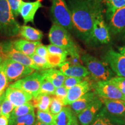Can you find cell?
Segmentation results:
<instances>
[{
	"label": "cell",
	"mask_w": 125,
	"mask_h": 125,
	"mask_svg": "<svg viewBox=\"0 0 125 125\" xmlns=\"http://www.w3.org/2000/svg\"><path fill=\"white\" fill-rule=\"evenodd\" d=\"M125 6V0H106L105 17L107 20L110 19L116 10Z\"/></svg>",
	"instance_id": "cell-26"
},
{
	"label": "cell",
	"mask_w": 125,
	"mask_h": 125,
	"mask_svg": "<svg viewBox=\"0 0 125 125\" xmlns=\"http://www.w3.org/2000/svg\"><path fill=\"white\" fill-rule=\"evenodd\" d=\"M104 107L112 115L124 119L125 115V101L121 100L101 98Z\"/></svg>",
	"instance_id": "cell-19"
},
{
	"label": "cell",
	"mask_w": 125,
	"mask_h": 125,
	"mask_svg": "<svg viewBox=\"0 0 125 125\" xmlns=\"http://www.w3.org/2000/svg\"><path fill=\"white\" fill-rule=\"evenodd\" d=\"M14 108H15V106L10 102V101L7 99L6 97H5L1 103V115H4L7 118L9 119Z\"/></svg>",
	"instance_id": "cell-32"
},
{
	"label": "cell",
	"mask_w": 125,
	"mask_h": 125,
	"mask_svg": "<svg viewBox=\"0 0 125 125\" xmlns=\"http://www.w3.org/2000/svg\"><path fill=\"white\" fill-rule=\"evenodd\" d=\"M48 37L52 44L66 50L70 56H80L79 47L68 31L62 26L53 23L49 30Z\"/></svg>",
	"instance_id": "cell-2"
},
{
	"label": "cell",
	"mask_w": 125,
	"mask_h": 125,
	"mask_svg": "<svg viewBox=\"0 0 125 125\" xmlns=\"http://www.w3.org/2000/svg\"><path fill=\"white\" fill-rule=\"evenodd\" d=\"M106 0H87L95 12H103Z\"/></svg>",
	"instance_id": "cell-39"
},
{
	"label": "cell",
	"mask_w": 125,
	"mask_h": 125,
	"mask_svg": "<svg viewBox=\"0 0 125 125\" xmlns=\"http://www.w3.org/2000/svg\"><path fill=\"white\" fill-rule=\"evenodd\" d=\"M22 1V0H8L15 16H18L19 15V8Z\"/></svg>",
	"instance_id": "cell-40"
},
{
	"label": "cell",
	"mask_w": 125,
	"mask_h": 125,
	"mask_svg": "<svg viewBox=\"0 0 125 125\" xmlns=\"http://www.w3.org/2000/svg\"><path fill=\"white\" fill-rule=\"evenodd\" d=\"M118 49L119 52L121 53V54H122L124 56H125V46L119 47Z\"/></svg>",
	"instance_id": "cell-44"
},
{
	"label": "cell",
	"mask_w": 125,
	"mask_h": 125,
	"mask_svg": "<svg viewBox=\"0 0 125 125\" xmlns=\"http://www.w3.org/2000/svg\"><path fill=\"white\" fill-rule=\"evenodd\" d=\"M5 93L4 94L2 95L1 97H0V115H1V103H2V101L3 100V99L5 98Z\"/></svg>",
	"instance_id": "cell-45"
},
{
	"label": "cell",
	"mask_w": 125,
	"mask_h": 125,
	"mask_svg": "<svg viewBox=\"0 0 125 125\" xmlns=\"http://www.w3.org/2000/svg\"><path fill=\"white\" fill-rule=\"evenodd\" d=\"M20 27L8 0H0V34L4 37H14L19 33Z\"/></svg>",
	"instance_id": "cell-4"
},
{
	"label": "cell",
	"mask_w": 125,
	"mask_h": 125,
	"mask_svg": "<svg viewBox=\"0 0 125 125\" xmlns=\"http://www.w3.org/2000/svg\"><path fill=\"white\" fill-rule=\"evenodd\" d=\"M51 15L54 24L68 31L73 30L71 13L65 0H51Z\"/></svg>",
	"instance_id": "cell-5"
},
{
	"label": "cell",
	"mask_w": 125,
	"mask_h": 125,
	"mask_svg": "<svg viewBox=\"0 0 125 125\" xmlns=\"http://www.w3.org/2000/svg\"><path fill=\"white\" fill-rule=\"evenodd\" d=\"M38 1H40V2H41V1H42V0H38Z\"/></svg>",
	"instance_id": "cell-50"
},
{
	"label": "cell",
	"mask_w": 125,
	"mask_h": 125,
	"mask_svg": "<svg viewBox=\"0 0 125 125\" xmlns=\"http://www.w3.org/2000/svg\"><path fill=\"white\" fill-rule=\"evenodd\" d=\"M98 97V96L95 92H87L77 100L72 103L70 105L71 109L78 115Z\"/></svg>",
	"instance_id": "cell-21"
},
{
	"label": "cell",
	"mask_w": 125,
	"mask_h": 125,
	"mask_svg": "<svg viewBox=\"0 0 125 125\" xmlns=\"http://www.w3.org/2000/svg\"><path fill=\"white\" fill-rule=\"evenodd\" d=\"M93 89L100 98L125 101V94L108 81L94 83Z\"/></svg>",
	"instance_id": "cell-10"
},
{
	"label": "cell",
	"mask_w": 125,
	"mask_h": 125,
	"mask_svg": "<svg viewBox=\"0 0 125 125\" xmlns=\"http://www.w3.org/2000/svg\"><path fill=\"white\" fill-rule=\"evenodd\" d=\"M8 80L9 82L16 81L33 73L35 70L9 59H4L2 62Z\"/></svg>",
	"instance_id": "cell-8"
},
{
	"label": "cell",
	"mask_w": 125,
	"mask_h": 125,
	"mask_svg": "<svg viewBox=\"0 0 125 125\" xmlns=\"http://www.w3.org/2000/svg\"><path fill=\"white\" fill-rule=\"evenodd\" d=\"M35 122V114L34 111L27 115L9 119V125H32Z\"/></svg>",
	"instance_id": "cell-27"
},
{
	"label": "cell",
	"mask_w": 125,
	"mask_h": 125,
	"mask_svg": "<svg viewBox=\"0 0 125 125\" xmlns=\"http://www.w3.org/2000/svg\"><path fill=\"white\" fill-rule=\"evenodd\" d=\"M0 125H9V119L4 115H0Z\"/></svg>",
	"instance_id": "cell-43"
},
{
	"label": "cell",
	"mask_w": 125,
	"mask_h": 125,
	"mask_svg": "<svg viewBox=\"0 0 125 125\" xmlns=\"http://www.w3.org/2000/svg\"><path fill=\"white\" fill-rule=\"evenodd\" d=\"M103 59L115 74L125 78V56L111 48L106 52Z\"/></svg>",
	"instance_id": "cell-11"
},
{
	"label": "cell",
	"mask_w": 125,
	"mask_h": 125,
	"mask_svg": "<svg viewBox=\"0 0 125 125\" xmlns=\"http://www.w3.org/2000/svg\"><path fill=\"white\" fill-rule=\"evenodd\" d=\"M0 50L2 52L4 59H11L37 71L41 70L30 56L20 52L14 48L12 41H5L0 43Z\"/></svg>",
	"instance_id": "cell-6"
},
{
	"label": "cell",
	"mask_w": 125,
	"mask_h": 125,
	"mask_svg": "<svg viewBox=\"0 0 125 125\" xmlns=\"http://www.w3.org/2000/svg\"><path fill=\"white\" fill-rule=\"evenodd\" d=\"M19 34L25 40L32 42L40 41L43 37L42 32L40 30L26 25L20 26Z\"/></svg>",
	"instance_id": "cell-24"
},
{
	"label": "cell",
	"mask_w": 125,
	"mask_h": 125,
	"mask_svg": "<svg viewBox=\"0 0 125 125\" xmlns=\"http://www.w3.org/2000/svg\"><path fill=\"white\" fill-rule=\"evenodd\" d=\"M73 30L79 39L88 46H93L92 31L95 11L87 0H69Z\"/></svg>",
	"instance_id": "cell-1"
},
{
	"label": "cell",
	"mask_w": 125,
	"mask_h": 125,
	"mask_svg": "<svg viewBox=\"0 0 125 125\" xmlns=\"http://www.w3.org/2000/svg\"><path fill=\"white\" fill-rule=\"evenodd\" d=\"M55 89L56 87L50 81H48L45 78H42L39 94L41 93L46 94L48 95H54Z\"/></svg>",
	"instance_id": "cell-33"
},
{
	"label": "cell",
	"mask_w": 125,
	"mask_h": 125,
	"mask_svg": "<svg viewBox=\"0 0 125 125\" xmlns=\"http://www.w3.org/2000/svg\"><path fill=\"white\" fill-rule=\"evenodd\" d=\"M42 78V75L40 71L34 72L29 75L15 81L9 86L21 89L32 94L33 97H35L40 93Z\"/></svg>",
	"instance_id": "cell-9"
},
{
	"label": "cell",
	"mask_w": 125,
	"mask_h": 125,
	"mask_svg": "<svg viewBox=\"0 0 125 125\" xmlns=\"http://www.w3.org/2000/svg\"><path fill=\"white\" fill-rule=\"evenodd\" d=\"M60 70L66 76L85 78L90 75V73L85 66L82 65H71L68 62H65L59 66Z\"/></svg>",
	"instance_id": "cell-18"
},
{
	"label": "cell",
	"mask_w": 125,
	"mask_h": 125,
	"mask_svg": "<svg viewBox=\"0 0 125 125\" xmlns=\"http://www.w3.org/2000/svg\"><path fill=\"white\" fill-rule=\"evenodd\" d=\"M103 106L104 105L103 101L101 98L98 97L77 115L81 125H90L91 124Z\"/></svg>",
	"instance_id": "cell-13"
},
{
	"label": "cell",
	"mask_w": 125,
	"mask_h": 125,
	"mask_svg": "<svg viewBox=\"0 0 125 125\" xmlns=\"http://www.w3.org/2000/svg\"><path fill=\"white\" fill-rule=\"evenodd\" d=\"M121 33H122V36L123 39L125 41V29L123 30V31L121 32Z\"/></svg>",
	"instance_id": "cell-47"
},
{
	"label": "cell",
	"mask_w": 125,
	"mask_h": 125,
	"mask_svg": "<svg viewBox=\"0 0 125 125\" xmlns=\"http://www.w3.org/2000/svg\"><path fill=\"white\" fill-rule=\"evenodd\" d=\"M41 7H42V5L38 0L34 2H21L19 8V14L23 18L25 24L29 22L34 23L35 13Z\"/></svg>",
	"instance_id": "cell-17"
},
{
	"label": "cell",
	"mask_w": 125,
	"mask_h": 125,
	"mask_svg": "<svg viewBox=\"0 0 125 125\" xmlns=\"http://www.w3.org/2000/svg\"><path fill=\"white\" fill-rule=\"evenodd\" d=\"M75 125H78V123H76V124H75Z\"/></svg>",
	"instance_id": "cell-51"
},
{
	"label": "cell",
	"mask_w": 125,
	"mask_h": 125,
	"mask_svg": "<svg viewBox=\"0 0 125 125\" xmlns=\"http://www.w3.org/2000/svg\"><path fill=\"white\" fill-rule=\"evenodd\" d=\"M93 84L89 79H84L79 83L68 89L67 97L62 101L64 106L71 105L87 92L91 91L93 89Z\"/></svg>",
	"instance_id": "cell-12"
},
{
	"label": "cell",
	"mask_w": 125,
	"mask_h": 125,
	"mask_svg": "<svg viewBox=\"0 0 125 125\" xmlns=\"http://www.w3.org/2000/svg\"><path fill=\"white\" fill-rule=\"evenodd\" d=\"M3 59H0V64H1V62H2V60H3Z\"/></svg>",
	"instance_id": "cell-49"
},
{
	"label": "cell",
	"mask_w": 125,
	"mask_h": 125,
	"mask_svg": "<svg viewBox=\"0 0 125 125\" xmlns=\"http://www.w3.org/2000/svg\"><path fill=\"white\" fill-rule=\"evenodd\" d=\"M67 56L60 54H52L48 53L46 59L52 68L59 67L60 64L66 62Z\"/></svg>",
	"instance_id": "cell-30"
},
{
	"label": "cell",
	"mask_w": 125,
	"mask_h": 125,
	"mask_svg": "<svg viewBox=\"0 0 125 125\" xmlns=\"http://www.w3.org/2000/svg\"><path fill=\"white\" fill-rule=\"evenodd\" d=\"M37 120L47 125H55L54 124V115L50 112L37 111Z\"/></svg>",
	"instance_id": "cell-29"
},
{
	"label": "cell",
	"mask_w": 125,
	"mask_h": 125,
	"mask_svg": "<svg viewBox=\"0 0 125 125\" xmlns=\"http://www.w3.org/2000/svg\"><path fill=\"white\" fill-rule=\"evenodd\" d=\"M92 40L93 46L99 44H107L111 41L110 31L104 20L103 12H95Z\"/></svg>",
	"instance_id": "cell-7"
},
{
	"label": "cell",
	"mask_w": 125,
	"mask_h": 125,
	"mask_svg": "<svg viewBox=\"0 0 125 125\" xmlns=\"http://www.w3.org/2000/svg\"><path fill=\"white\" fill-rule=\"evenodd\" d=\"M34 111V107L31 104V103L30 102L26 103L18 107H15L9 119H13L18 116L27 115Z\"/></svg>",
	"instance_id": "cell-28"
},
{
	"label": "cell",
	"mask_w": 125,
	"mask_h": 125,
	"mask_svg": "<svg viewBox=\"0 0 125 125\" xmlns=\"http://www.w3.org/2000/svg\"><path fill=\"white\" fill-rule=\"evenodd\" d=\"M47 49H48V53L52 54H60V55L68 56V53L66 50L62 49L61 47H59L56 45L50 44L48 45Z\"/></svg>",
	"instance_id": "cell-38"
},
{
	"label": "cell",
	"mask_w": 125,
	"mask_h": 125,
	"mask_svg": "<svg viewBox=\"0 0 125 125\" xmlns=\"http://www.w3.org/2000/svg\"><path fill=\"white\" fill-rule=\"evenodd\" d=\"M108 81L115 86L123 94H125V78L121 76H114Z\"/></svg>",
	"instance_id": "cell-36"
},
{
	"label": "cell",
	"mask_w": 125,
	"mask_h": 125,
	"mask_svg": "<svg viewBox=\"0 0 125 125\" xmlns=\"http://www.w3.org/2000/svg\"><path fill=\"white\" fill-rule=\"evenodd\" d=\"M32 125H47L45 124V123L41 122L37 120V121H35V122Z\"/></svg>",
	"instance_id": "cell-46"
},
{
	"label": "cell",
	"mask_w": 125,
	"mask_h": 125,
	"mask_svg": "<svg viewBox=\"0 0 125 125\" xmlns=\"http://www.w3.org/2000/svg\"><path fill=\"white\" fill-rule=\"evenodd\" d=\"M34 63L38 66L41 70H46L49 68H52V67L51 64L49 63L48 60L45 57H41V56H38V54L34 53L32 56H30Z\"/></svg>",
	"instance_id": "cell-31"
},
{
	"label": "cell",
	"mask_w": 125,
	"mask_h": 125,
	"mask_svg": "<svg viewBox=\"0 0 125 125\" xmlns=\"http://www.w3.org/2000/svg\"><path fill=\"white\" fill-rule=\"evenodd\" d=\"M40 72L43 78L50 81L56 88L63 86L66 76L60 70L52 68L41 70Z\"/></svg>",
	"instance_id": "cell-22"
},
{
	"label": "cell",
	"mask_w": 125,
	"mask_h": 125,
	"mask_svg": "<svg viewBox=\"0 0 125 125\" xmlns=\"http://www.w3.org/2000/svg\"><path fill=\"white\" fill-rule=\"evenodd\" d=\"M76 114L71 107L64 106L62 110L54 115L55 125H75L78 123Z\"/></svg>",
	"instance_id": "cell-20"
},
{
	"label": "cell",
	"mask_w": 125,
	"mask_h": 125,
	"mask_svg": "<svg viewBox=\"0 0 125 125\" xmlns=\"http://www.w3.org/2000/svg\"><path fill=\"white\" fill-rule=\"evenodd\" d=\"M124 119L125 120V116H124Z\"/></svg>",
	"instance_id": "cell-52"
},
{
	"label": "cell",
	"mask_w": 125,
	"mask_h": 125,
	"mask_svg": "<svg viewBox=\"0 0 125 125\" xmlns=\"http://www.w3.org/2000/svg\"><path fill=\"white\" fill-rule=\"evenodd\" d=\"M4 59V56H3L2 52H1V50H0V59Z\"/></svg>",
	"instance_id": "cell-48"
},
{
	"label": "cell",
	"mask_w": 125,
	"mask_h": 125,
	"mask_svg": "<svg viewBox=\"0 0 125 125\" xmlns=\"http://www.w3.org/2000/svg\"><path fill=\"white\" fill-rule=\"evenodd\" d=\"M81 60L96 82L107 81L115 76V73L104 61H101L91 54H83Z\"/></svg>",
	"instance_id": "cell-3"
},
{
	"label": "cell",
	"mask_w": 125,
	"mask_h": 125,
	"mask_svg": "<svg viewBox=\"0 0 125 125\" xmlns=\"http://www.w3.org/2000/svg\"><path fill=\"white\" fill-rule=\"evenodd\" d=\"M35 53L38 54V56H41V57L46 58L48 55V51L47 47L41 43L36 48Z\"/></svg>",
	"instance_id": "cell-42"
},
{
	"label": "cell",
	"mask_w": 125,
	"mask_h": 125,
	"mask_svg": "<svg viewBox=\"0 0 125 125\" xmlns=\"http://www.w3.org/2000/svg\"><path fill=\"white\" fill-rule=\"evenodd\" d=\"M64 105L62 101L56 97H53L51 98V105H50V112L55 115L59 114L62 110Z\"/></svg>",
	"instance_id": "cell-34"
},
{
	"label": "cell",
	"mask_w": 125,
	"mask_h": 125,
	"mask_svg": "<svg viewBox=\"0 0 125 125\" xmlns=\"http://www.w3.org/2000/svg\"><path fill=\"white\" fill-rule=\"evenodd\" d=\"M90 125H125V120L109 113L103 106Z\"/></svg>",
	"instance_id": "cell-16"
},
{
	"label": "cell",
	"mask_w": 125,
	"mask_h": 125,
	"mask_svg": "<svg viewBox=\"0 0 125 125\" xmlns=\"http://www.w3.org/2000/svg\"><path fill=\"white\" fill-rule=\"evenodd\" d=\"M84 78L73 77V76H66L64 82L63 86L67 89H70L74 86L79 83L83 80Z\"/></svg>",
	"instance_id": "cell-37"
},
{
	"label": "cell",
	"mask_w": 125,
	"mask_h": 125,
	"mask_svg": "<svg viewBox=\"0 0 125 125\" xmlns=\"http://www.w3.org/2000/svg\"><path fill=\"white\" fill-rule=\"evenodd\" d=\"M67 92H68V89L65 88L64 86H62L59 87H56L54 96L60 100L62 103V101L64 100L65 97H67Z\"/></svg>",
	"instance_id": "cell-41"
},
{
	"label": "cell",
	"mask_w": 125,
	"mask_h": 125,
	"mask_svg": "<svg viewBox=\"0 0 125 125\" xmlns=\"http://www.w3.org/2000/svg\"><path fill=\"white\" fill-rule=\"evenodd\" d=\"M52 97L50 95L46 94H39L35 97H33L31 100V103L34 108L39 111L50 112L49 108L51 105Z\"/></svg>",
	"instance_id": "cell-25"
},
{
	"label": "cell",
	"mask_w": 125,
	"mask_h": 125,
	"mask_svg": "<svg viewBox=\"0 0 125 125\" xmlns=\"http://www.w3.org/2000/svg\"><path fill=\"white\" fill-rule=\"evenodd\" d=\"M5 97L8 100L16 107L30 103L33 98L30 93L21 89L9 86L5 92Z\"/></svg>",
	"instance_id": "cell-14"
},
{
	"label": "cell",
	"mask_w": 125,
	"mask_h": 125,
	"mask_svg": "<svg viewBox=\"0 0 125 125\" xmlns=\"http://www.w3.org/2000/svg\"><path fill=\"white\" fill-rule=\"evenodd\" d=\"M12 42L16 49L28 56H31L35 53L36 48L41 44L40 41L32 42L23 39H18Z\"/></svg>",
	"instance_id": "cell-23"
},
{
	"label": "cell",
	"mask_w": 125,
	"mask_h": 125,
	"mask_svg": "<svg viewBox=\"0 0 125 125\" xmlns=\"http://www.w3.org/2000/svg\"><path fill=\"white\" fill-rule=\"evenodd\" d=\"M109 31L113 35L120 34L125 29V6L116 10L108 20Z\"/></svg>",
	"instance_id": "cell-15"
},
{
	"label": "cell",
	"mask_w": 125,
	"mask_h": 125,
	"mask_svg": "<svg viewBox=\"0 0 125 125\" xmlns=\"http://www.w3.org/2000/svg\"><path fill=\"white\" fill-rule=\"evenodd\" d=\"M8 84L9 81L3 69L2 62H1L0 64V97L4 94L5 92L6 89L9 86Z\"/></svg>",
	"instance_id": "cell-35"
}]
</instances>
